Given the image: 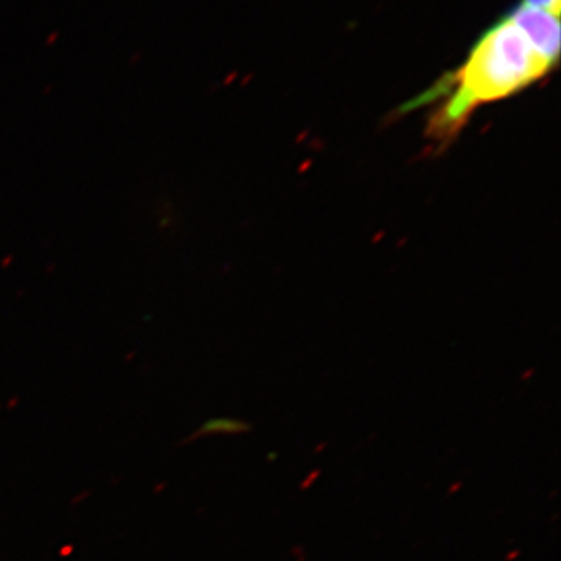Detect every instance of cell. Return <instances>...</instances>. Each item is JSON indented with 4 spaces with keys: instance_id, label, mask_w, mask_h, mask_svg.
<instances>
[{
    "instance_id": "cell-3",
    "label": "cell",
    "mask_w": 561,
    "mask_h": 561,
    "mask_svg": "<svg viewBox=\"0 0 561 561\" xmlns=\"http://www.w3.org/2000/svg\"><path fill=\"white\" fill-rule=\"evenodd\" d=\"M319 472H320V471L312 472V474H311V476H309L308 481H306L305 483H302L301 489H302V490L308 489L309 483H311V482L316 481V479H317V478H319Z\"/></svg>"
},
{
    "instance_id": "cell-1",
    "label": "cell",
    "mask_w": 561,
    "mask_h": 561,
    "mask_svg": "<svg viewBox=\"0 0 561 561\" xmlns=\"http://www.w3.org/2000/svg\"><path fill=\"white\" fill-rule=\"evenodd\" d=\"M559 60V51L546 49L531 38L511 13L483 33L457 72L409 106L438 102L427 136L437 146L446 147L479 106L526 90L548 76Z\"/></svg>"
},
{
    "instance_id": "cell-2",
    "label": "cell",
    "mask_w": 561,
    "mask_h": 561,
    "mask_svg": "<svg viewBox=\"0 0 561 561\" xmlns=\"http://www.w3.org/2000/svg\"><path fill=\"white\" fill-rule=\"evenodd\" d=\"M523 2L527 5L537 7V9L551 11V13L560 16L561 0H523Z\"/></svg>"
}]
</instances>
